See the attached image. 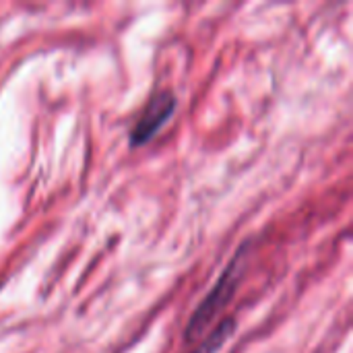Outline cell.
<instances>
[{"label": "cell", "mask_w": 353, "mask_h": 353, "mask_svg": "<svg viewBox=\"0 0 353 353\" xmlns=\"http://www.w3.org/2000/svg\"><path fill=\"white\" fill-rule=\"evenodd\" d=\"M176 108H178V99L172 91L165 89V91L155 93L130 130V145L132 147L147 145L168 124V120L174 116Z\"/></svg>", "instance_id": "7a4b0ae2"}, {"label": "cell", "mask_w": 353, "mask_h": 353, "mask_svg": "<svg viewBox=\"0 0 353 353\" xmlns=\"http://www.w3.org/2000/svg\"><path fill=\"white\" fill-rule=\"evenodd\" d=\"M248 254H250V244L246 242L236 250V254L232 256V261L225 265L223 273L219 275L217 283L209 290L205 300L196 306V310L192 312V316L186 325V331H184V339L188 343H194L201 337H205L209 333V327L221 314V310L232 302V298L242 281Z\"/></svg>", "instance_id": "6da1fadb"}, {"label": "cell", "mask_w": 353, "mask_h": 353, "mask_svg": "<svg viewBox=\"0 0 353 353\" xmlns=\"http://www.w3.org/2000/svg\"><path fill=\"white\" fill-rule=\"evenodd\" d=\"M236 333V321L234 319H225L221 321L213 331H209L205 335V341L194 347L190 353H217L221 352V347L232 339V335Z\"/></svg>", "instance_id": "3957f363"}]
</instances>
